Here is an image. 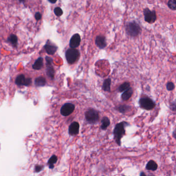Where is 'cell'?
I'll return each mask as SVG.
<instances>
[{
    "label": "cell",
    "instance_id": "obj_1",
    "mask_svg": "<svg viewBox=\"0 0 176 176\" xmlns=\"http://www.w3.org/2000/svg\"><path fill=\"white\" fill-rule=\"evenodd\" d=\"M129 124L126 122H122L115 126L113 130L114 139L115 140L116 143L118 146H121L122 144V138L126 134L125 128L127 126H129Z\"/></svg>",
    "mask_w": 176,
    "mask_h": 176
},
{
    "label": "cell",
    "instance_id": "obj_2",
    "mask_svg": "<svg viewBox=\"0 0 176 176\" xmlns=\"http://www.w3.org/2000/svg\"><path fill=\"white\" fill-rule=\"evenodd\" d=\"M126 31L128 35L132 37H135L140 34L142 29L140 25L135 21L129 22L126 25Z\"/></svg>",
    "mask_w": 176,
    "mask_h": 176
},
{
    "label": "cell",
    "instance_id": "obj_3",
    "mask_svg": "<svg viewBox=\"0 0 176 176\" xmlns=\"http://www.w3.org/2000/svg\"><path fill=\"white\" fill-rule=\"evenodd\" d=\"M86 122L89 124H96L99 120V113L96 110L90 108L85 113Z\"/></svg>",
    "mask_w": 176,
    "mask_h": 176
},
{
    "label": "cell",
    "instance_id": "obj_4",
    "mask_svg": "<svg viewBox=\"0 0 176 176\" xmlns=\"http://www.w3.org/2000/svg\"><path fill=\"white\" fill-rule=\"evenodd\" d=\"M80 55V51L75 49L70 48L67 49L65 53L67 63L70 65L75 63L79 58Z\"/></svg>",
    "mask_w": 176,
    "mask_h": 176
},
{
    "label": "cell",
    "instance_id": "obj_5",
    "mask_svg": "<svg viewBox=\"0 0 176 176\" xmlns=\"http://www.w3.org/2000/svg\"><path fill=\"white\" fill-rule=\"evenodd\" d=\"M139 104L141 108L146 110H151L156 107V103L148 97H143L140 98Z\"/></svg>",
    "mask_w": 176,
    "mask_h": 176
},
{
    "label": "cell",
    "instance_id": "obj_6",
    "mask_svg": "<svg viewBox=\"0 0 176 176\" xmlns=\"http://www.w3.org/2000/svg\"><path fill=\"white\" fill-rule=\"evenodd\" d=\"M144 15L145 20L146 22L152 24L156 22V11L154 10L151 11L149 8H146L143 11Z\"/></svg>",
    "mask_w": 176,
    "mask_h": 176
},
{
    "label": "cell",
    "instance_id": "obj_7",
    "mask_svg": "<svg viewBox=\"0 0 176 176\" xmlns=\"http://www.w3.org/2000/svg\"><path fill=\"white\" fill-rule=\"evenodd\" d=\"M75 109V106L71 103H66L61 107V113L64 116H69L72 114Z\"/></svg>",
    "mask_w": 176,
    "mask_h": 176
},
{
    "label": "cell",
    "instance_id": "obj_8",
    "mask_svg": "<svg viewBox=\"0 0 176 176\" xmlns=\"http://www.w3.org/2000/svg\"><path fill=\"white\" fill-rule=\"evenodd\" d=\"M45 60H46V65H47L46 73L48 77L53 80L54 78V73H55L54 68L52 66L53 59L47 56L45 57Z\"/></svg>",
    "mask_w": 176,
    "mask_h": 176
},
{
    "label": "cell",
    "instance_id": "obj_9",
    "mask_svg": "<svg viewBox=\"0 0 176 176\" xmlns=\"http://www.w3.org/2000/svg\"><path fill=\"white\" fill-rule=\"evenodd\" d=\"M15 83L16 85L18 86H28L31 84L32 79L29 78H25V76L22 74L19 75L17 77L15 80Z\"/></svg>",
    "mask_w": 176,
    "mask_h": 176
},
{
    "label": "cell",
    "instance_id": "obj_10",
    "mask_svg": "<svg viewBox=\"0 0 176 176\" xmlns=\"http://www.w3.org/2000/svg\"><path fill=\"white\" fill-rule=\"evenodd\" d=\"M81 39L79 33H75L72 36L70 40L69 46L71 49H76L79 47Z\"/></svg>",
    "mask_w": 176,
    "mask_h": 176
},
{
    "label": "cell",
    "instance_id": "obj_11",
    "mask_svg": "<svg viewBox=\"0 0 176 176\" xmlns=\"http://www.w3.org/2000/svg\"><path fill=\"white\" fill-rule=\"evenodd\" d=\"M80 125L79 123L74 122L70 124L69 127L68 132L70 136H75L79 133Z\"/></svg>",
    "mask_w": 176,
    "mask_h": 176
},
{
    "label": "cell",
    "instance_id": "obj_12",
    "mask_svg": "<svg viewBox=\"0 0 176 176\" xmlns=\"http://www.w3.org/2000/svg\"><path fill=\"white\" fill-rule=\"evenodd\" d=\"M95 43L100 49H103L106 47V42L105 37L103 36H97L95 40Z\"/></svg>",
    "mask_w": 176,
    "mask_h": 176
},
{
    "label": "cell",
    "instance_id": "obj_13",
    "mask_svg": "<svg viewBox=\"0 0 176 176\" xmlns=\"http://www.w3.org/2000/svg\"><path fill=\"white\" fill-rule=\"evenodd\" d=\"M44 48L47 53L50 55H52L54 54L57 50V47L56 45H52L50 43H48V42L45 44Z\"/></svg>",
    "mask_w": 176,
    "mask_h": 176
},
{
    "label": "cell",
    "instance_id": "obj_14",
    "mask_svg": "<svg viewBox=\"0 0 176 176\" xmlns=\"http://www.w3.org/2000/svg\"><path fill=\"white\" fill-rule=\"evenodd\" d=\"M158 168V165L157 164V163H156V162L153 160H150L147 162L145 168L148 170H151L152 172L156 171Z\"/></svg>",
    "mask_w": 176,
    "mask_h": 176
},
{
    "label": "cell",
    "instance_id": "obj_15",
    "mask_svg": "<svg viewBox=\"0 0 176 176\" xmlns=\"http://www.w3.org/2000/svg\"><path fill=\"white\" fill-rule=\"evenodd\" d=\"M133 93V90L132 88H129L128 90L124 92L122 95V99L124 101H126L129 100L131 98Z\"/></svg>",
    "mask_w": 176,
    "mask_h": 176
},
{
    "label": "cell",
    "instance_id": "obj_16",
    "mask_svg": "<svg viewBox=\"0 0 176 176\" xmlns=\"http://www.w3.org/2000/svg\"><path fill=\"white\" fill-rule=\"evenodd\" d=\"M110 125V119L104 116L101 120V129L102 130H105L107 129L108 126Z\"/></svg>",
    "mask_w": 176,
    "mask_h": 176
},
{
    "label": "cell",
    "instance_id": "obj_17",
    "mask_svg": "<svg viewBox=\"0 0 176 176\" xmlns=\"http://www.w3.org/2000/svg\"><path fill=\"white\" fill-rule=\"evenodd\" d=\"M43 67V58L42 57L38 58L32 66L33 68L35 70L41 69Z\"/></svg>",
    "mask_w": 176,
    "mask_h": 176
},
{
    "label": "cell",
    "instance_id": "obj_18",
    "mask_svg": "<svg viewBox=\"0 0 176 176\" xmlns=\"http://www.w3.org/2000/svg\"><path fill=\"white\" fill-rule=\"evenodd\" d=\"M111 78H108L104 80L102 86V89L103 91L108 92H111Z\"/></svg>",
    "mask_w": 176,
    "mask_h": 176
},
{
    "label": "cell",
    "instance_id": "obj_19",
    "mask_svg": "<svg viewBox=\"0 0 176 176\" xmlns=\"http://www.w3.org/2000/svg\"><path fill=\"white\" fill-rule=\"evenodd\" d=\"M46 84V80L43 77L40 76L36 78L35 80V85L36 87H43Z\"/></svg>",
    "mask_w": 176,
    "mask_h": 176
},
{
    "label": "cell",
    "instance_id": "obj_20",
    "mask_svg": "<svg viewBox=\"0 0 176 176\" xmlns=\"http://www.w3.org/2000/svg\"><path fill=\"white\" fill-rule=\"evenodd\" d=\"M57 160H58L57 157L56 155H54H54H52L51 157L49 159L48 162H47V165H49L50 169H53L54 168V164L57 163Z\"/></svg>",
    "mask_w": 176,
    "mask_h": 176
},
{
    "label": "cell",
    "instance_id": "obj_21",
    "mask_svg": "<svg viewBox=\"0 0 176 176\" xmlns=\"http://www.w3.org/2000/svg\"><path fill=\"white\" fill-rule=\"evenodd\" d=\"M131 106L129 105H122L119 106L117 109L118 111L120 113L124 114L129 111V110L131 109Z\"/></svg>",
    "mask_w": 176,
    "mask_h": 176
},
{
    "label": "cell",
    "instance_id": "obj_22",
    "mask_svg": "<svg viewBox=\"0 0 176 176\" xmlns=\"http://www.w3.org/2000/svg\"><path fill=\"white\" fill-rule=\"evenodd\" d=\"M8 41L14 47H16L18 45V38L15 35L11 34L8 38Z\"/></svg>",
    "mask_w": 176,
    "mask_h": 176
},
{
    "label": "cell",
    "instance_id": "obj_23",
    "mask_svg": "<svg viewBox=\"0 0 176 176\" xmlns=\"http://www.w3.org/2000/svg\"><path fill=\"white\" fill-rule=\"evenodd\" d=\"M130 87V83L128 82H125V83H122L119 87H118V90L119 92H123L125 91L126 90L128 89Z\"/></svg>",
    "mask_w": 176,
    "mask_h": 176
},
{
    "label": "cell",
    "instance_id": "obj_24",
    "mask_svg": "<svg viewBox=\"0 0 176 176\" xmlns=\"http://www.w3.org/2000/svg\"><path fill=\"white\" fill-rule=\"evenodd\" d=\"M167 5L169 8L173 10H176V0H169Z\"/></svg>",
    "mask_w": 176,
    "mask_h": 176
},
{
    "label": "cell",
    "instance_id": "obj_25",
    "mask_svg": "<svg viewBox=\"0 0 176 176\" xmlns=\"http://www.w3.org/2000/svg\"><path fill=\"white\" fill-rule=\"evenodd\" d=\"M54 13L55 15L57 17H61L63 13V10L59 7H57L54 9Z\"/></svg>",
    "mask_w": 176,
    "mask_h": 176
},
{
    "label": "cell",
    "instance_id": "obj_26",
    "mask_svg": "<svg viewBox=\"0 0 176 176\" xmlns=\"http://www.w3.org/2000/svg\"><path fill=\"white\" fill-rule=\"evenodd\" d=\"M175 86L174 83L172 82H168L166 85V89L169 91H171L172 90H173L175 89Z\"/></svg>",
    "mask_w": 176,
    "mask_h": 176
},
{
    "label": "cell",
    "instance_id": "obj_27",
    "mask_svg": "<svg viewBox=\"0 0 176 176\" xmlns=\"http://www.w3.org/2000/svg\"><path fill=\"white\" fill-rule=\"evenodd\" d=\"M43 166L42 165H37L35 167V171L36 173H39L41 172L42 170H43Z\"/></svg>",
    "mask_w": 176,
    "mask_h": 176
},
{
    "label": "cell",
    "instance_id": "obj_28",
    "mask_svg": "<svg viewBox=\"0 0 176 176\" xmlns=\"http://www.w3.org/2000/svg\"><path fill=\"white\" fill-rule=\"evenodd\" d=\"M41 17H42L41 14L40 13H39V12L36 13V14L35 15V19L37 21H39V20H41Z\"/></svg>",
    "mask_w": 176,
    "mask_h": 176
},
{
    "label": "cell",
    "instance_id": "obj_29",
    "mask_svg": "<svg viewBox=\"0 0 176 176\" xmlns=\"http://www.w3.org/2000/svg\"><path fill=\"white\" fill-rule=\"evenodd\" d=\"M171 106H172V110H173V111H175V110H176V104H175V102H173L172 103V104L171 105Z\"/></svg>",
    "mask_w": 176,
    "mask_h": 176
},
{
    "label": "cell",
    "instance_id": "obj_30",
    "mask_svg": "<svg viewBox=\"0 0 176 176\" xmlns=\"http://www.w3.org/2000/svg\"><path fill=\"white\" fill-rule=\"evenodd\" d=\"M49 2L51 3H52V4H54V3H55L57 2V0H47Z\"/></svg>",
    "mask_w": 176,
    "mask_h": 176
},
{
    "label": "cell",
    "instance_id": "obj_31",
    "mask_svg": "<svg viewBox=\"0 0 176 176\" xmlns=\"http://www.w3.org/2000/svg\"><path fill=\"white\" fill-rule=\"evenodd\" d=\"M140 176H147L145 174V173L144 172H140Z\"/></svg>",
    "mask_w": 176,
    "mask_h": 176
},
{
    "label": "cell",
    "instance_id": "obj_32",
    "mask_svg": "<svg viewBox=\"0 0 176 176\" xmlns=\"http://www.w3.org/2000/svg\"><path fill=\"white\" fill-rule=\"evenodd\" d=\"M173 136H174V138H176V131L175 130L173 132Z\"/></svg>",
    "mask_w": 176,
    "mask_h": 176
},
{
    "label": "cell",
    "instance_id": "obj_33",
    "mask_svg": "<svg viewBox=\"0 0 176 176\" xmlns=\"http://www.w3.org/2000/svg\"><path fill=\"white\" fill-rule=\"evenodd\" d=\"M19 2L20 3H23L24 2V1H25V0H19Z\"/></svg>",
    "mask_w": 176,
    "mask_h": 176
},
{
    "label": "cell",
    "instance_id": "obj_34",
    "mask_svg": "<svg viewBox=\"0 0 176 176\" xmlns=\"http://www.w3.org/2000/svg\"></svg>",
    "mask_w": 176,
    "mask_h": 176
}]
</instances>
